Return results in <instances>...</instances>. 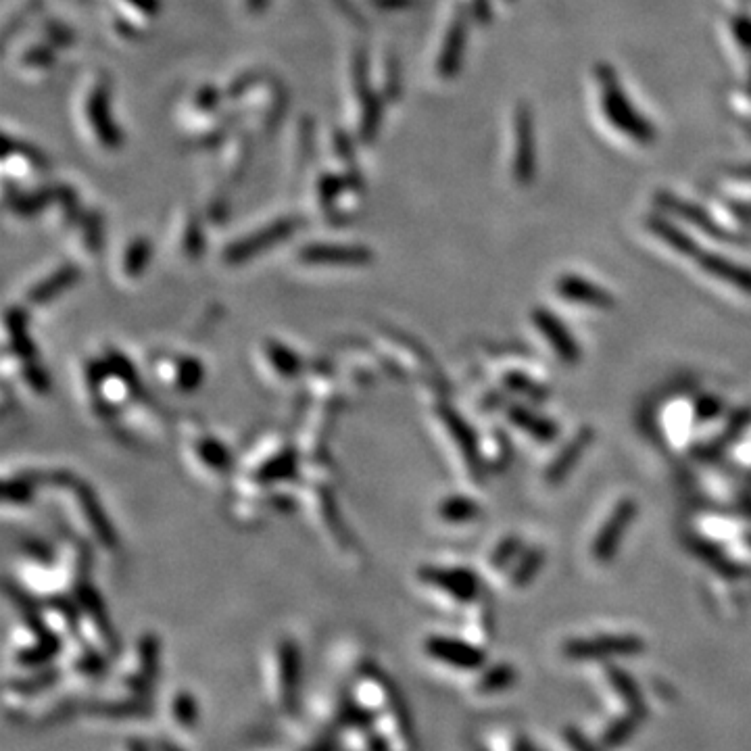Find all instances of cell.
Returning <instances> with one entry per match:
<instances>
[{"label":"cell","instance_id":"cell-13","mask_svg":"<svg viewBox=\"0 0 751 751\" xmlns=\"http://www.w3.org/2000/svg\"><path fill=\"white\" fill-rule=\"evenodd\" d=\"M466 40V30H464V17L455 15L451 21V26L445 34L443 46H441V55L436 59V69L443 78L455 76V71L459 69V61H462V48Z\"/></svg>","mask_w":751,"mask_h":751},{"label":"cell","instance_id":"cell-32","mask_svg":"<svg viewBox=\"0 0 751 751\" xmlns=\"http://www.w3.org/2000/svg\"><path fill=\"white\" fill-rule=\"evenodd\" d=\"M520 547H522L520 539H507V541L497 549V553H495V557H493V564H495V566H503V564H507V562L512 560V557H514L516 553H520Z\"/></svg>","mask_w":751,"mask_h":751},{"label":"cell","instance_id":"cell-33","mask_svg":"<svg viewBox=\"0 0 751 751\" xmlns=\"http://www.w3.org/2000/svg\"><path fill=\"white\" fill-rule=\"evenodd\" d=\"M507 386H510V389H514V391H518V393H526V395H539V389H537V386L535 384H530V380H526L524 376H520V374H512V376H507Z\"/></svg>","mask_w":751,"mask_h":751},{"label":"cell","instance_id":"cell-34","mask_svg":"<svg viewBox=\"0 0 751 751\" xmlns=\"http://www.w3.org/2000/svg\"><path fill=\"white\" fill-rule=\"evenodd\" d=\"M265 3H268V0H247V5H249L251 11H261L265 7Z\"/></svg>","mask_w":751,"mask_h":751},{"label":"cell","instance_id":"cell-10","mask_svg":"<svg viewBox=\"0 0 751 751\" xmlns=\"http://www.w3.org/2000/svg\"><path fill=\"white\" fill-rule=\"evenodd\" d=\"M299 259L307 265H363L372 259L370 249L355 245H309Z\"/></svg>","mask_w":751,"mask_h":751},{"label":"cell","instance_id":"cell-19","mask_svg":"<svg viewBox=\"0 0 751 751\" xmlns=\"http://www.w3.org/2000/svg\"><path fill=\"white\" fill-rule=\"evenodd\" d=\"M639 647L637 639L631 637H603L595 641H576L570 643L574 656H601V653H628Z\"/></svg>","mask_w":751,"mask_h":751},{"label":"cell","instance_id":"cell-6","mask_svg":"<svg viewBox=\"0 0 751 751\" xmlns=\"http://www.w3.org/2000/svg\"><path fill=\"white\" fill-rule=\"evenodd\" d=\"M424 649L432 660L443 662V664L459 668V670H470V668H476L484 662V656H482V651L478 647H474L466 641L451 639V637L434 635V637L426 639Z\"/></svg>","mask_w":751,"mask_h":751},{"label":"cell","instance_id":"cell-4","mask_svg":"<svg viewBox=\"0 0 751 751\" xmlns=\"http://www.w3.org/2000/svg\"><path fill=\"white\" fill-rule=\"evenodd\" d=\"M297 226H299L297 220H288V217H284V220H278L270 226H265V228L257 230L255 234L247 236V238H240V240L232 242V245L226 249V261L228 263L249 261V259L257 257L259 253H263L265 249H270V247L278 245V242L286 240L288 236H293Z\"/></svg>","mask_w":751,"mask_h":751},{"label":"cell","instance_id":"cell-24","mask_svg":"<svg viewBox=\"0 0 751 751\" xmlns=\"http://www.w3.org/2000/svg\"><path fill=\"white\" fill-rule=\"evenodd\" d=\"M268 357L276 372H280L284 378H293L301 372V359L278 343H268Z\"/></svg>","mask_w":751,"mask_h":751},{"label":"cell","instance_id":"cell-12","mask_svg":"<svg viewBox=\"0 0 751 751\" xmlns=\"http://www.w3.org/2000/svg\"><path fill=\"white\" fill-rule=\"evenodd\" d=\"M557 293L570 303L587 305L593 309H612L614 297L593 282L580 278V276H562L557 280Z\"/></svg>","mask_w":751,"mask_h":751},{"label":"cell","instance_id":"cell-27","mask_svg":"<svg viewBox=\"0 0 751 751\" xmlns=\"http://www.w3.org/2000/svg\"><path fill=\"white\" fill-rule=\"evenodd\" d=\"M149 257H151V247H149V242L144 240V238L134 240L132 245L128 247L126 259H124L126 274H128V276H140V274L144 272V265H147Z\"/></svg>","mask_w":751,"mask_h":751},{"label":"cell","instance_id":"cell-18","mask_svg":"<svg viewBox=\"0 0 751 751\" xmlns=\"http://www.w3.org/2000/svg\"><path fill=\"white\" fill-rule=\"evenodd\" d=\"M510 420L516 428L524 430L530 439H535L539 443H551L557 434V426L543 416L532 414L526 407H512L510 409Z\"/></svg>","mask_w":751,"mask_h":751},{"label":"cell","instance_id":"cell-30","mask_svg":"<svg viewBox=\"0 0 751 751\" xmlns=\"http://www.w3.org/2000/svg\"><path fill=\"white\" fill-rule=\"evenodd\" d=\"M541 562H543V555L539 551H532V553L524 555L522 562H520V568L514 574L516 587H522L524 583H528L532 574H537V570L541 568Z\"/></svg>","mask_w":751,"mask_h":751},{"label":"cell","instance_id":"cell-17","mask_svg":"<svg viewBox=\"0 0 751 751\" xmlns=\"http://www.w3.org/2000/svg\"><path fill=\"white\" fill-rule=\"evenodd\" d=\"M591 441H593V432L591 430H580L572 439V443L564 447L562 455H557L555 462L549 466L547 480L549 482H560L574 468V464L578 462L580 455H583V451L589 447Z\"/></svg>","mask_w":751,"mask_h":751},{"label":"cell","instance_id":"cell-16","mask_svg":"<svg viewBox=\"0 0 751 751\" xmlns=\"http://www.w3.org/2000/svg\"><path fill=\"white\" fill-rule=\"evenodd\" d=\"M78 278H80V274H78L74 265H63V268L57 270L53 276L44 278L36 288H32L30 301L36 303V305L48 303L51 299H55L57 295H61L63 290L74 286L78 282Z\"/></svg>","mask_w":751,"mask_h":751},{"label":"cell","instance_id":"cell-20","mask_svg":"<svg viewBox=\"0 0 751 751\" xmlns=\"http://www.w3.org/2000/svg\"><path fill=\"white\" fill-rule=\"evenodd\" d=\"M441 418H443L447 430L455 436L457 447L462 449L464 457L468 459L470 464L476 466V462H478V453H476V439L472 436V430H470L462 420H459L457 414H453V411H449V409H443Z\"/></svg>","mask_w":751,"mask_h":751},{"label":"cell","instance_id":"cell-25","mask_svg":"<svg viewBox=\"0 0 751 751\" xmlns=\"http://www.w3.org/2000/svg\"><path fill=\"white\" fill-rule=\"evenodd\" d=\"M57 678H59L57 670L42 668L40 672H36L30 678H21V681L11 683L13 685L11 689H15V693H19V695H36V693H42L46 689H51L55 685Z\"/></svg>","mask_w":751,"mask_h":751},{"label":"cell","instance_id":"cell-26","mask_svg":"<svg viewBox=\"0 0 751 751\" xmlns=\"http://www.w3.org/2000/svg\"><path fill=\"white\" fill-rule=\"evenodd\" d=\"M297 472V457L295 453H282L274 457L270 464H265L261 470V480H286L293 478Z\"/></svg>","mask_w":751,"mask_h":751},{"label":"cell","instance_id":"cell-29","mask_svg":"<svg viewBox=\"0 0 751 751\" xmlns=\"http://www.w3.org/2000/svg\"><path fill=\"white\" fill-rule=\"evenodd\" d=\"M201 378H203V366H201L199 361L184 359L180 363V368H178V384L182 386V389H186V391L195 389V386H199Z\"/></svg>","mask_w":751,"mask_h":751},{"label":"cell","instance_id":"cell-14","mask_svg":"<svg viewBox=\"0 0 751 751\" xmlns=\"http://www.w3.org/2000/svg\"><path fill=\"white\" fill-rule=\"evenodd\" d=\"M78 501H80L82 510H84V518L88 520L90 528L94 530V535L99 537L105 545L113 547L115 545V535H113V528H111V524H109V520H107V516L103 512V507L99 505V501H96L94 493L88 487H84V484H80V482H78Z\"/></svg>","mask_w":751,"mask_h":751},{"label":"cell","instance_id":"cell-1","mask_svg":"<svg viewBox=\"0 0 751 751\" xmlns=\"http://www.w3.org/2000/svg\"><path fill=\"white\" fill-rule=\"evenodd\" d=\"M597 99L603 111V119L614 132L635 144H649L653 140V128L643 115L628 101L614 71L608 65H599L595 71Z\"/></svg>","mask_w":751,"mask_h":751},{"label":"cell","instance_id":"cell-23","mask_svg":"<svg viewBox=\"0 0 751 751\" xmlns=\"http://www.w3.org/2000/svg\"><path fill=\"white\" fill-rule=\"evenodd\" d=\"M197 453L203 459V464H207L211 470H217V472H226L232 464V457H230L228 449L220 441L203 439L197 445Z\"/></svg>","mask_w":751,"mask_h":751},{"label":"cell","instance_id":"cell-31","mask_svg":"<svg viewBox=\"0 0 751 751\" xmlns=\"http://www.w3.org/2000/svg\"><path fill=\"white\" fill-rule=\"evenodd\" d=\"M32 489H34L32 480H23V478L9 480L5 484V497L7 501H13V503H26L32 495Z\"/></svg>","mask_w":751,"mask_h":751},{"label":"cell","instance_id":"cell-7","mask_svg":"<svg viewBox=\"0 0 751 751\" xmlns=\"http://www.w3.org/2000/svg\"><path fill=\"white\" fill-rule=\"evenodd\" d=\"M535 163V136H532V119L526 107L514 115V176L520 184H528Z\"/></svg>","mask_w":751,"mask_h":751},{"label":"cell","instance_id":"cell-28","mask_svg":"<svg viewBox=\"0 0 751 751\" xmlns=\"http://www.w3.org/2000/svg\"><path fill=\"white\" fill-rule=\"evenodd\" d=\"M228 176L230 178H238L242 172H245V163L249 159V140L247 136H240L236 142H234V149L228 157Z\"/></svg>","mask_w":751,"mask_h":751},{"label":"cell","instance_id":"cell-11","mask_svg":"<svg viewBox=\"0 0 751 751\" xmlns=\"http://www.w3.org/2000/svg\"><path fill=\"white\" fill-rule=\"evenodd\" d=\"M695 261L699 265V270L708 274L710 278L720 280L731 288H737L743 295H751V270L743 268V265L704 251L695 257Z\"/></svg>","mask_w":751,"mask_h":751},{"label":"cell","instance_id":"cell-2","mask_svg":"<svg viewBox=\"0 0 751 751\" xmlns=\"http://www.w3.org/2000/svg\"><path fill=\"white\" fill-rule=\"evenodd\" d=\"M84 119L92 136L103 147H119V130L113 126L109 113V80L105 76H94L90 90L84 96Z\"/></svg>","mask_w":751,"mask_h":751},{"label":"cell","instance_id":"cell-21","mask_svg":"<svg viewBox=\"0 0 751 751\" xmlns=\"http://www.w3.org/2000/svg\"><path fill=\"white\" fill-rule=\"evenodd\" d=\"M478 512H480L478 505L470 497H459V495L443 499V503L439 507V516L447 522H453V524L470 522L478 516Z\"/></svg>","mask_w":751,"mask_h":751},{"label":"cell","instance_id":"cell-9","mask_svg":"<svg viewBox=\"0 0 751 751\" xmlns=\"http://www.w3.org/2000/svg\"><path fill=\"white\" fill-rule=\"evenodd\" d=\"M532 324L539 328L553 353L560 357L564 363H576L580 359V349L578 343L572 338L570 330L553 316L547 309H537L532 313Z\"/></svg>","mask_w":751,"mask_h":751},{"label":"cell","instance_id":"cell-5","mask_svg":"<svg viewBox=\"0 0 751 751\" xmlns=\"http://www.w3.org/2000/svg\"><path fill=\"white\" fill-rule=\"evenodd\" d=\"M301 681V651L295 641L286 639L278 647V699L284 710L293 712L297 708Z\"/></svg>","mask_w":751,"mask_h":751},{"label":"cell","instance_id":"cell-15","mask_svg":"<svg viewBox=\"0 0 751 751\" xmlns=\"http://www.w3.org/2000/svg\"><path fill=\"white\" fill-rule=\"evenodd\" d=\"M80 601H82V608H84L86 614L90 616L94 628L101 633L105 647H107L109 651H115V649L119 647V645H117V637H115V631H113V626H111V620H109V616H107V610H105V605L101 603L99 595H96L92 589L84 587L82 593H80Z\"/></svg>","mask_w":751,"mask_h":751},{"label":"cell","instance_id":"cell-22","mask_svg":"<svg viewBox=\"0 0 751 751\" xmlns=\"http://www.w3.org/2000/svg\"><path fill=\"white\" fill-rule=\"evenodd\" d=\"M172 716L180 729H195L199 724V706L197 699L192 697L188 691L176 693L172 701Z\"/></svg>","mask_w":751,"mask_h":751},{"label":"cell","instance_id":"cell-8","mask_svg":"<svg viewBox=\"0 0 751 751\" xmlns=\"http://www.w3.org/2000/svg\"><path fill=\"white\" fill-rule=\"evenodd\" d=\"M424 583H428L430 587L439 589L447 595H451L453 599H459V601H470L478 595V578L474 572L470 570H462V568H451V570H443V568H426L420 572Z\"/></svg>","mask_w":751,"mask_h":751},{"label":"cell","instance_id":"cell-3","mask_svg":"<svg viewBox=\"0 0 751 751\" xmlns=\"http://www.w3.org/2000/svg\"><path fill=\"white\" fill-rule=\"evenodd\" d=\"M635 516H637V501L622 499L620 503L614 505V510L610 512L608 520L601 524L597 537L591 545V553L597 564H608L614 560L618 547L626 535V530L633 524Z\"/></svg>","mask_w":751,"mask_h":751}]
</instances>
